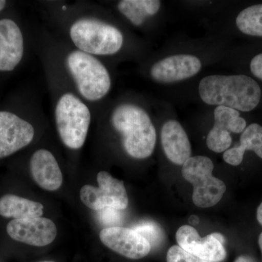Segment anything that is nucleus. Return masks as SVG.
Returning a JSON list of instances; mask_svg holds the SVG:
<instances>
[{
  "label": "nucleus",
  "mask_w": 262,
  "mask_h": 262,
  "mask_svg": "<svg viewBox=\"0 0 262 262\" xmlns=\"http://www.w3.org/2000/svg\"><path fill=\"white\" fill-rule=\"evenodd\" d=\"M198 93L206 104L242 113H251L257 108L262 98L261 86L246 75L206 76L200 82Z\"/></svg>",
  "instance_id": "nucleus-1"
},
{
  "label": "nucleus",
  "mask_w": 262,
  "mask_h": 262,
  "mask_svg": "<svg viewBox=\"0 0 262 262\" xmlns=\"http://www.w3.org/2000/svg\"><path fill=\"white\" fill-rule=\"evenodd\" d=\"M110 123L121 136L125 152L135 159H146L154 151L156 129L144 108L133 103H122L114 108Z\"/></svg>",
  "instance_id": "nucleus-2"
},
{
  "label": "nucleus",
  "mask_w": 262,
  "mask_h": 262,
  "mask_svg": "<svg viewBox=\"0 0 262 262\" xmlns=\"http://www.w3.org/2000/svg\"><path fill=\"white\" fill-rule=\"evenodd\" d=\"M63 66L76 94L85 102H99L111 91V75L98 57L74 48L66 53Z\"/></svg>",
  "instance_id": "nucleus-3"
},
{
  "label": "nucleus",
  "mask_w": 262,
  "mask_h": 262,
  "mask_svg": "<svg viewBox=\"0 0 262 262\" xmlns=\"http://www.w3.org/2000/svg\"><path fill=\"white\" fill-rule=\"evenodd\" d=\"M68 32L75 48L98 58L113 56L123 47L121 31L98 17L84 15L76 18L71 23Z\"/></svg>",
  "instance_id": "nucleus-4"
},
{
  "label": "nucleus",
  "mask_w": 262,
  "mask_h": 262,
  "mask_svg": "<svg viewBox=\"0 0 262 262\" xmlns=\"http://www.w3.org/2000/svg\"><path fill=\"white\" fill-rule=\"evenodd\" d=\"M53 115L63 145L72 150L81 149L92 121L89 105L76 93L64 91L56 99Z\"/></svg>",
  "instance_id": "nucleus-5"
},
{
  "label": "nucleus",
  "mask_w": 262,
  "mask_h": 262,
  "mask_svg": "<svg viewBox=\"0 0 262 262\" xmlns=\"http://www.w3.org/2000/svg\"><path fill=\"white\" fill-rule=\"evenodd\" d=\"M213 165L208 157H191L182 165V177L193 185L192 201L200 208L215 206L223 198L227 187L213 176Z\"/></svg>",
  "instance_id": "nucleus-6"
},
{
  "label": "nucleus",
  "mask_w": 262,
  "mask_h": 262,
  "mask_svg": "<svg viewBox=\"0 0 262 262\" xmlns=\"http://www.w3.org/2000/svg\"><path fill=\"white\" fill-rule=\"evenodd\" d=\"M98 187L86 184L80 189V199L84 206L94 211L106 208L122 211L128 206V196L122 181L106 171L97 175Z\"/></svg>",
  "instance_id": "nucleus-7"
},
{
  "label": "nucleus",
  "mask_w": 262,
  "mask_h": 262,
  "mask_svg": "<svg viewBox=\"0 0 262 262\" xmlns=\"http://www.w3.org/2000/svg\"><path fill=\"white\" fill-rule=\"evenodd\" d=\"M179 246L187 252L206 261L220 262L225 259L227 252L222 234L213 232L201 238L198 231L189 225L181 227L176 234Z\"/></svg>",
  "instance_id": "nucleus-8"
},
{
  "label": "nucleus",
  "mask_w": 262,
  "mask_h": 262,
  "mask_svg": "<svg viewBox=\"0 0 262 262\" xmlns=\"http://www.w3.org/2000/svg\"><path fill=\"white\" fill-rule=\"evenodd\" d=\"M35 130L32 124L8 111H0V158L14 154L31 144Z\"/></svg>",
  "instance_id": "nucleus-9"
},
{
  "label": "nucleus",
  "mask_w": 262,
  "mask_h": 262,
  "mask_svg": "<svg viewBox=\"0 0 262 262\" xmlns=\"http://www.w3.org/2000/svg\"><path fill=\"white\" fill-rule=\"evenodd\" d=\"M247 122L234 108L216 106L214 110V125L207 136L208 149L216 153L227 151L232 145L231 133L242 134Z\"/></svg>",
  "instance_id": "nucleus-10"
},
{
  "label": "nucleus",
  "mask_w": 262,
  "mask_h": 262,
  "mask_svg": "<svg viewBox=\"0 0 262 262\" xmlns=\"http://www.w3.org/2000/svg\"><path fill=\"white\" fill-rule=\"evenodd\" d=\"M99 238L112 251L130 259H140L151 251L149 241L133 229L106 227L100 232Z\"/></svg>",
  "instance_id": "nucleus-11"
},
{
  "label": "nucleus",
  "mask_w": 262,
  "mask_h": 262,
  "mask_svg": "<svg viewBox=\"0 0 262 262\" xmlns=\"http://www.w3.org/2000/svg\"><path fill=\"white\" fill-rule=\"evenodd\" d=\"M7 232L12 239L29 246L43 247L55 241L56 226L48 218L13 220L7 226Z\"/></svg>",
  "instance_id": "nucleus-12"
},
{
  "label": "nucleus",
  "mask_w": 262,
  "mask_h": 262,
  "mask_svg": "<svg viewBox=\"0 0 262 262\" xmlns=\"http://www.w3.org/2000/svg\"><path fill=\"white\" fill-rule=\"evenodd\" d=\"M202 63L198 57L189 54L166 57L151 66V78L160 83H173L187 80L199 73Z\"/></svg>",
  "instance_id": "nucleus-13"
},
{
  "label": "nucleus",
  "mask_w": 262,
  "mask_h": 262,
  "mask_svg": "<svg viewBox=\"0 0 262 262\" xmlns=\"http://www.w3.org/2000/svg\"><path fill=\"white\" fill-rule=\"evenodd\" d=\"M24 39L18 24L9 18L0 20V72L14 70L23 58Z\"/></svg>",
  "instance_id": "nucleus-14"
},
{
  "label": "nucleus",
  "mask_w": 262,
  "mask_h": 262,
  "mask_svg": "<svg viewBox=\"0 0 262 262\" xmlns=\"http://www.w3.org/2000/svg\"><path fill=\"white\" fill-rule=\"evenodd\" d=\"M32 178L45 190H58L63 183V175L54 155L47 149H39L30 159Z\"/></svg>",
  "instance_id": "nucleus-15"
},
{
  "label": "nucleus",
  "mask_w": 262,
  "mask_h": 262,
  "mask_svg": "<svg viewBox=\"0 0 262 262\" xmlns=\"http://www.w3.org/2000/svg\"><path fill=\"white\" fill-rule=\"evenodd\" d=\"M160 136L164 152L171 163L183 165L191 158L190 141L180 122L175 120L165 122L162 127Z\"/></svg>",
  "instance_id": "nucleus-16"
},
{
  "label": "nucleus",
  "mask_w": 262,
  "mask_h": 262,
  "mask_svg": "<svg viewBox=\"0 0 262 262\" xmlns=\"http://www.w3.org/2000/svg\"><path fill=\"white\" fill-rule=\"evenodd\" d=\"M252 151L262 159V125L251 123L247 125L239 138V145L227 149L223 155L226 163L233 166L242 163L246 151Z\"/></svg>",
  "instance_id": "nucleus-17"
},
{
  "label": "nucleus",
  "mask_w": 262,
  "mask_h": 262,
  "mask_svg": "<svg viewBox=\"0 0 262 262\" xmlns=\"http://www.w3.org/2000/svg\"><path fill=\"white\" fill-rule=\"evenodd\" d=\"M44 206L39 202L26 198L6 194L0 198V215L14 220L42 217Z\"/></svg>",
  "instance_id": "nucleus-18"
},
{
  "label": "nucleus",
  "mask_w": 262,
  "mask_h": 262,
  "mask_svg": "<svg viewBox=\"0 0 262 262\" xmlns=\"http://www.w3.org/2000/svg\"><path fill=\"white\" fill-rule=\"evenodd\" d=\"M161 2L158 0H122L117 10L133 25L141 27L146 20L159 12Z\"/></svg>",
  "instance_id": "nucleus-19"
},
{
  "label": "nucleus",
  "mask_w": 262,
  "mask_h": 262,
  "mask_svg": "<svg viewBox=\"0 0 262 262\" xmlns=\"http://www.w3.org/2000/svg\"><path fill=\"white\" fill-rule=\"evenodd\" d=\"M237 29L248 37L262 38V3L245 8L235 18Z\"/></svg>",
  "instance_id": "nucleus-20"
},
{
  "label": "nucleus",
  "mask_w": 262,
  "mask_h": 262,
  "mask_svg": "<svg viewBox=\"0 0 262 262\" xmlns=\"http://www.w3.org/2000/svg\"><path fill=\"white\" fill-rule=\"evenodd\" d=\"M149 241L150 245H157L163 239V232L159 225L152 222H143L134 229Z\"/></svg>",
  "instance_id": "nucleus-21"
},
{
  "label": "nucleus",
  "mask_w": 262,
  "mask_h": 262,
  "mask_svg": "<svg viewBox=\"0 0 262 262\" xmlns=\"http://www.w3.org/2000/svg\"><path fill=\"white\" fill-rule=\"evenodd\" d=\"M167 262H213L206 261L187 252L180 246H173L167 253Z\"/></svg>",
  "instance_id": "nucleus-22"
},
{
  "label": "nucleus",
  "mask_w": 262,
  "mask_h": 262,
  "mask_svg": "<svg viewBox=\"0 0 262 262\" xmlns=\"http://www.w3.org/2000/svg\"><path fill=\"white\" fill-rule=\"evenodd\" d=\"M101 211H103L101 213H102L101 218H102L103 223L112 225L111 227H114V225H117L121 220V214L119 210L106 208Z\"/></svg>",
  "instance_id": "nucleus-23"
},
{
  "label": "nucleus",
  "mask_w": 262,
  "mask_h": 262,
  "mask_svg": "<svg viewBox=\"0 0 262 262\" xmlns=\"http://www.w3.org/2000/svg\"><path fill=\"white\" fill-rule=\"evenodd\" d=\"M249 70L255 78L262 81V52L255 55L251 58L249 63Z\"/></svg>",
  "instance_id": "nucleus-24"
},
{
  "label": "nucleus",
  "mask_w": 262,
  "mask_h": 262,
  "mask_svg": "<svg viewBox=\"0 0 262 262\" xmlns=\"http://www.w3.org/2000/svg\"><path fill=\"white\" fill-rule=\"evenodd\" d=\"M256 219L258 223L262 225V203L258 207L257 212H256Z\"/></svg>",
  "instance_id": "nucleus-25"
},
{
  "label": "nucleus",
  "mask_w": 262,
  "mask_h": 262,
  "mask_svg": "<svg viewBox=\"0 0 262 262\" xmlns=\"http://www.w3.org/2000/svg\"><path fill=\"white\" fill-rule=\"evenodd\" d=\"M234 262H248L247 258L244 257V256H238L235 260H234Z\"/></svg>",
  "instance_id": "nucleus-26"
},
{
  "label": "nucleus",
  "mask_w": 262,
  "mask_h": 262,
  "mask_svg": "<svg viewBox=\"0 0 262 262\" xmlns=\"http://www.w3.org/2000/svg\"><path fill=\"white\" fill-rule=\"evenodd\" d=\"M7 2L5 1V0H0V12L2 11L4 8L5 6H6Z\"/></svg>",
  "instance_id": "nucleus-27"
},
{
  "label": "nucleus",
  "mask_w": 262,
  "mask_h": 262,
  "mask_svg": "<svg viewBox=\"0 0 262 262\" xmlns=\"http://www.w3.org/2000/svg\"><path fill=\"white\" fill-rule=\"evenodd\" d=\"M258 246H259L262 253V232L260 234L259 237H258Z\"/></svg>",
  "instance_id": "nucleus-28"
},
{
  "label": "nucleus",
  "mask_w": 262,
  "mask_h": 262,
  "mask_svg": "<svg viewBox=\"0 0 262 262\" xmlns=\"http://www.w3.org/2000/svg\"><path fill=\"white\" fill-rule=\"evenodd\" d=\"M39 262H54L52 261H39Z\"/></svg>",
  "instance_id": "nucleus-29"
}]
</instances>
